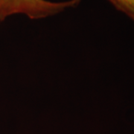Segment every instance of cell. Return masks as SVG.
Wrapping results in <instances>:
<instances>
[{
    "mask_svg": "<svg viewBox=\"0 0 134 134\" xmlns=\"http://www.w3.org/2000/svg\"><path fill=\"white\" fill-rule=\"evenodd\" d=\"M81 0H0V23L10 16L22 14L32 20L45 19L75 8Z\"/></svg>",
    "mask_w": 134,
    "mask_h": 134,
    "instance_id": "obj_1",
    "label": "cell"
},
{
    "mask_svg": "<svg viewBox=\"0 0 134 134\" xmlns=\"http://www.w3.org/2000/svg\"><path fill=\"white\" fill-rule=\"evenodd\" d=\"M115 9L134 22V0H107Z\"/></svg>",
    "mask_w": 134,
    "mask_h": 134,
    "instance_id": "obj_2",
    "label": "cell"
}]
</instances>
